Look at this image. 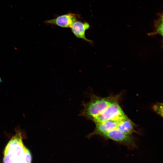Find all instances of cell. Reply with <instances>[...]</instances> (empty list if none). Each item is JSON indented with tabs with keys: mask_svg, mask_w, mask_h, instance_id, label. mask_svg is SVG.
Masks as SVG:
<instances>
[{
	"mask_svg": "<svg viewBox=\"0 0 163 163\" xmlns=\"http://www.w3.org/2000/svg\"><path fill=\"white\" fill-rule=\"evenodd\" d=\"M2 82V79L0 77V82Z\"/></svg>",
	"mask_w": 163,
	"mask_h": 163,
	"instance_id": "obj_11",
	"label": "cell"
},
{
	"mask_svg": "<svg viewBox=\"0 0 163 163\" xmlns=\"http://www.w3.org/2000/svg\"><path fill=\"white\" fill-rule=\"evenodd\" d=\"M128 118L117 102L112 104L91 120L95 124L109 120L119 121Z\"/></svg>",
	"mask_w": 163,
	"mask_h": 163,
	"instance_id": "obj_3",
	"label": "cell"
},
{
	"mask_svg": "<svg viewBox=\"0 0 163 163\" xmlns=\"http://www.w3.org/2000/svg\"><path fill=\"white\" fill-rule=\"evenodd\" d=\"M90 27L89 24L87 22L76 21L71 27L72 31L78 38L82 39L93 45V42L87 38L85 36L86 31Z\"/></svg>",
	"mask_w": 163,
	"mask_h": 163,
	"instance_id": "obj_7",
	"label": "cell"
},
{
	"mask_svg": "<svg viewBox=\"0 0 163 163\" xmlns=\"http://www.w3.org/2000/svg\"><path fill=\"white\" fill-rule=\"evenodd\" d=\"M22 135L18 130L8 142L4 151V163H31V155L23 144Z\"/></svg>",
	"mask_w": 163,
	"mask_h": 163,
	"instance_id": "obj_1",
	"label": "cell"
},
{
	"mask_svg": "<svg viewBox=\"0 0 163 163\" xmlns=\"http://www.w3.org/2000/svg\"><path fill=\"white\" fill-rule=\"evenodd\" d=\"M121 95L122 94L120 93L102 97L91 94L90 96V100L86 103L83 102V109L81 111L80 115L91 120L100 114L112 104L118 102Z\"/></svg>",
	"mask_w": 163,
	"mask_h": 163,
	"instance_id": "obj_2",
	"label": "cell"
},
{
	"mask_svg": "<svg viewBox=\"0 0 163 163\" xmlns=\"http://www.w3.org/2000/svg\"><path fill=\"white\" fill-rule=\"evenodd\" d=\"M101 136L123 145L129 149L137 147L135 138L131 135L125 133L117 128L103 134Z\"/></svg>",
	"mask_w": 163,
	"mask_h": 163,
	"instance_id": "obj_4",
	"label": "cell"
},
{
	"mask_svg": "<svg viewBox=\"0 0 163 163\" xmlns=\"http://www.w3.org/2000/svg\"><path fill=\"white\" fill-rule=\"evenodd\" d=\"M159 17L155 22V30L153 32L149 33L148 35L153 36L158 34L163 36V16L162 13L161 14L158 13Z\"/></svg>",
	"mask_w": 163,
	"mask_h": 163,
	"instance_id": "obj_9",
	"label": "cell"
},
{
	"mask_svg": "<svg viewBox=\"0 0 163 163\" xmlns=\"http://www.w3.org/2000/svg\"><path fill=\"white\" fill-rule=\"evenodd\" d=\"M78 17V14L69 13L44 22L46 24L55 25L63 28H71Z\"/></svg>",
	"mask_w": 163,
	"mask_h": 163,
	"instance_id": "obj_5",
	"label": "cell"
},
{
	"mask_svg": "<svg viewBox=\"0 0 163 163\" xmlns=\"http://www.w3.org/2000/svg\"><path fill=\"white\" fill-rule=\"evenodd\" d=\"M120 121L109 120L95 123L94 130L87 136L89 138L94 135L101 136L104 134L117 128Z\"/></svg>",
	"mask_w": 163,
	"mask_h": 163,
	"instance_id": "obj_6",
	"label": "cell"
},
{
	"mask_svg": "<svg viewBox=\"0 0 163 163\" xmlns=\"http://www.w3.org/2000/svg\"><path fill=\"white\" fill-rule=\"evenodd\" d=\"M161 107H162V104H156L153 106V109L158 113L160 114L161 116H162V108H161Z\"/></svg>",
	"mask_w": 163,
	"mask_h": 163,
	"instance_id": "obj_10",
	"label": "cell"
},
{
	"mask_svg": "<svg viewBox=\"0 0 163 163\" xmlns=\"http://www.w3.org/2000/svg\"><path fill=\"white\" fill-rule=\"evenodd\" d=\"M117 128L128 135H131L136 132L135 129L134 123L129 118L120 120Z\"/></svg>",
	"mask_w": 163,
	"mask_h": 163,
	"instance_id": "obj_8",
	"label": "cell"
}]
</instances>
